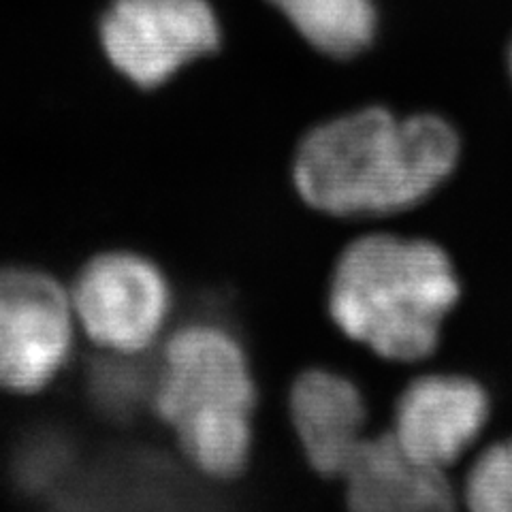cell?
<instances>
[{"label": "cell", "instance_id": "6da1fadb", "mask_svg": "<svg viewBox=\"0 0 512 512\" xmlns=\"http://www.w3.org/2000/svg\"><path fill=\"white\" fill-rule=\"evenodd\" d=\"M461 141L434 114L399 118L365 107L318 124L293 158L299 197L335 218H374L421 205L451 178Z\"/></svg>", "mask_w": 512, "mask_h": 512}, {"label": "cell", "instance_id": "7a4b0ae2", "mask_svg": "<svg viewBox=\"0 0 512 512\" xmlns=\"http://www.w3.org/2000/svg\"><path fill=\"white\" fill-rule=\"evenodd\" d=\"M459 295L457 271L438 244L374 233L340 254L327 306L346 338L382 359L412 363L438 348Z\"/></svg>", "mask_w": 512, "mask_h": 512}, {"label": "cell", "instance_id": "3957f363", "mask_svg": "<svg viewBox=\"0 0 512 512\" xmlns=\"http://www.w3.org/2000/svg\"><path fill=\"white\" fill-rule=\"evenodd\" d=\"M150 406L192 468L216 480L246 470L256 384L242 344L227 329L190 323L173 331L154 367Z\"/></svg>", "mask_w": 512, "mask_h": 512}, {"label": "cell", "instance_id": "277c9868", "mask_svg": "<svg viewBox=\"0 0 512 512\" xmlns=\"http://www.w3.org/2000/svg\"><path fill=\"white\" fill-rule=\"evenodd\" d=\"M69 293L77 325L96 346L118 355H141L156 344L171 310L163 271L126 250L90 259Z\"/></svg>", "mask_w": 512, "mask_h": 512}, {"label": "cell", "instance_id": "5b68a950", "mask_svg": "<svg viewBox=\"0 0 512 512\" xmlns=\"http://www.w3.org/2000/svg\"><path fill=\"white\" fill-rule=\"evenodd\" d=\"M109 62L141 88H158L218 50L220 26L205 0H114L101 22Z\"/></svg>", "mask_w": 512, "mask_h": 512}, {"label": "cell", "instance_id": "8992f818", "mask_svg": "<svg viewBox=\"0 0 512 512\" xmlns=\"http://www.w3.org/2000/svg\"><path fill=\"white\" fill-rule=\"evenodd\" d=\"M75 325L71 293L52 276L0 269V389H45L71 357Z\"/></svg>", "mask_w": 512, "mask_h": 512}, {"label": "cell", "instance_id": "52a82bcc", "mask_svg": "<svg viewBox=\"0 0 512 512\" xmlns=\"http://www.w3.org/2000/svg\"><path fill=\"white\" fill-rule=\"evenodd\" d=\"M489 410V395L476 380L427 374L399 395L391 434L416 461L446 470L476 442Z\"/></svg>", "mask_w": 512, "mask_h": 512}, {"label": "cell", "instance_id": "ba28073f", "mask_svg": "<svg viewBox=\"0 0 512 512\" xmlns=\"http://www.w3.org/2000/svg\"><path fill=\"white\" fill-rule=\"evenodd\" d=\"M288 414L310 466L340 478L365 440L367 404L357 384L323 367L303 372L288 393Z\"/></svg>", "mask_w": 512, "mask_h": 512}, {"label": "cell", "instance_id": "9c48e42d", "mask_svg": "<svg viewBox=\"0 0 512 512\" xmlns=\"http://www.w3.org/2000/svg\"><path fill=\"white\" fill-rule=\"evenodd\" d=\"M340 478L348 506L361 512H434L455 506L444 470L410 457L393 434L365 436Z\"/></svg>", "mask_w": 512, "mask_h": 512}, {"label": "cell", "instance_id": "30bf717a", "mask_svg": "<svg viewBox=\"0 0 512 512\" xmlns=\"http://www.w3.org/2000/svg\"><path fill=\"white\" fill-rule=\"evenodd\" d=\"M320 54L346 60L372 45L376 9L372 0H269Z\"/></svg>", "mask_w": 512, "mask_h": 512}, {"label": "cell", "instance_id": "8fae6325", "mask_svg": "<svg viewBox=\"0 0 512 512\" xmlns=\"http://www.w3.org/2000/svg\"><path fill=\"white\" fill-rule=\"evenodd\" d=\"M107 359L96 363L90 374V393L105 414L131 416L146 402L152 404L154 372L141 367L137 355H118L107 352Z\"/></svg>", "mask_w": 512, "mask_h": 512}, {"label": "cell", "instance_id": "7c38bea8", "mask_svg": "<svg viewBox=\"0 0 512 512\" xmlns=\"http://www.w3.org/2000/svg\"><path fill=\"white\" fill-rule=\"evenodd\" d=\"M463 493L476 512H512V440L493 444L474 461Z\"/></svg>", "mask_w": 512, "mask_h": 512}, {"label": "cell", "instance_id": "4fadbf2b", "mask_svg": "<svg viewBox=\"0 0 512 512\" xmlns=\"http://www.w3.org/2000/svg\"><path fill=\"white\" fill-rule=\"evenodd\" d=\"M508 67H510V75H512V45H510V54H508Z\"/></svg>", "mask_w": 512, "mask_h": 512}]
</instances>
